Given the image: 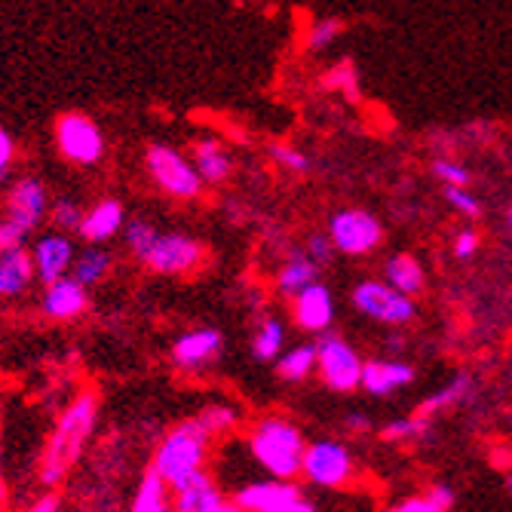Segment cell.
I'll return each instance as SVG.
<instances>
[{
  "instance_id": "obj_1",
  "label": "cell",
  "mask_w": 512,
  "mask_h": 512,
  "mask_svg": "<svg viewBox=\"0 0 512 512\" xmlns=\"http://www.w3.org/2000/svg\"><path fill=\"white\" fill-rule=\"evenodd\" d=\"M96 421H99V396L96 393L86 390L65 405L50 439H46L43 457H40V482L46 491H53L56 485H62L68 479V473L80 460L92 430H96Z\"/></svg>"
},
{
  "instance_id": "obj_2",
  "label": "cell",
  "mask_w": 512,
  "mask_h": 512,
  "mask_svg": "<svg viewBox=\"0 0 512 512\" xmlns=\"http://www.w3.org/2000/svg\"><path fill=\"white\" fill-rule=\"evenodd\" d=\"M209 451H212V436L197 424V417L191 421H181L175 424L163 442L157 445L154 451V463L151 470L172 488L184 485L188 479H194L197 473L206 470V460H209Z\"/></svg>"
},
{
  "instance_id": "obj_3",
  "label": "cell",
  "mask_w": 512,
  "mask_h": 512,
  "mask_svg": "<svg viewBox=\"0 0 512 512\" xmlns=\"http://www.w3.org/2000/svg\"><path fill=\"white\" fill-rule=\"evenodd\" d=\"M307 439L304 433L286 421V417L267 414L249 430V451L258 460V467L267 470L273 479H295L301 476V457Z\"/></svg>"
},
{
  "instance_id": "obj_4",
  "label": "cell",
  "mask_w": 512,
  "mask_h": 512,
  "mask_svg": "<svg viewBox=\"0 0 512 512\" xmlns=\"http://www.w3.org/2000/svg\"><path fill=\"white\" fill-rule=\"evenodd\" d=\"M145 175L151 178L154 188L178 203H194L203 197L206 184L188 154H181L169 142H151L142 154Z\"/></svg>"
},
{
  "instance_id": "obj_5",
  "label": "cell",
  "mask_w": 512,
  "mask_h": 512,
  "mask_svg": "<svg viewBox=\"0 0 512 512\" xmlns=\"http://www.w3.org/2000/svg\"><path fill=\"white\" fill-rule=\"evenodd\" d=\"M53 142L65 163L92 169L105 160L108 142L102 123L86 111H65L53 120Z\"/></svg>"
},
{
  "instance_id": "obj_6",
  "label": "cell",
  "mask_w": 512,
  "mask_h": 512,
  "mask_svg": "<svg viewBox=\"0 0 512 512\" xmlns=\"http://www.w3.org/2000/svg\"><path fill=\"white\" fill-rule=\"evenodd\" d=\"M209 258V249L200 237L184 234V230H157L148 252L138 258L154 276H191Z\"/></svg>"
},
{
  "instance_id": "obj_7",
  "label": "cell",
  "mask_w": 512,
  "mask_h": 512,
  "mask_svg": "<svg viewBox=\"0 0 512 512\" xmlns=\"http://www.w3.org/2000/svg\"><path fill=\"white\" fill-rule=\"evenodd\" d=\"M362 365L365 359L356 353V347L338 335V332H322L316 341V371H319V381L335 390V393H353L359 390L362 381Z\"/></svg>"
},
{
  "instance_id": "obj_8",
  "label": "cell",
  "mask_w": 512,
  "mask_h": 512,
  "mask_svg": "<svg viewBox=\"0 0 512 512\" xmlns=\"http://www.w3.org/2000/svg\"><path fill=\"white\" fill-rule=\"evenodd\" d=\"M301 476L316 488H344L356 476L353 451L338 439L307 442L301 457Z\"/></svg>"
},
{
  "instance_id": "obj_9",
  "label": "cell",
  "mask_w": 512,
  "mask_h": 512,
  "mask_svg": "<svg viewBox=\"0 0 512 512\" xmlns=\"http://www.w3.org/2000/svg\"><path fill=\"white\" fill-rule=\"evenodd\" d=\"M243 512H316V503L292 479H255L234 494Z\"/></svg>"
},
{
  "instance_id": "obj_10",
  "label": "cell",
  "mask_w": 512,
  "mask_h": 512,
  "mask_svg": "<svg viewBox=\"0 0 512 512\" xmlns=\"http://www.w3.org/2000/svg\"><path fill=\"white\" fill-rule=\"evenodd\" d=\"M329 240L335 252L359 258L375 252L384 243V224L365 209H341L329 221Z\"/></svg>"
},
{
  "instance_id": "obj_11",
  "label": "cell",
  "mask_w": 512,
  "mask_h": 512,
  "mask_svg": "<svg viewBox=\"0 0 512 512\" xmlns=\"http://www.w3.org/2000/svg\"><path fill=\"white\" fill-rule=\"evenodd\" d=\"M350 298L362 316L384 322V325H393V329L408 325L417 316V304L408 295H399L393 286L381 283V279H362Z\"/></svg>"
},
{
  "instance_id": "obj_12",
  "label": "cell",
  "mask_w": 512,
  "mask_h": 512,
  "mask_svg": "<svg viewBox=\"0 0 512 512\" xmlns=\"http://www.w3.org/2000/svg\"><path fill=\"white\" fill-rule=\"evenodd\" d=\"M4 215L34 230L50 218V188L37 175H19L4 194Z\"/></svg>"
},
{
  "instance_id": "obj_13",
  "label": "cell",
  "mask_w": 512,
  "mask_h": 512,
  "mask_svg": "<svg viewBox=\"0 0 512 512\" xmlns=\"http://www.w3.org/2000/svg\"><path fill=\"white\" fill-rule=\"evenodd\" d=\"M31 261H34V273L37 279L46 286V283H56V279L68 276L71 273V264H74V240L68 234H62V230H46V234H40L31 246Z\"/></svg>"
},
{
  "instance_id": "obj_14",
  "label": "cell",
  "mask_w": 512,
  "mask_h": 512,
  "mask_svg": "<svg viewBox=\"0 0 512 512\" xmlns=\"http://www.w3.org/2000/svg\"><path fill=\"white\" fill-rule=\"evenodd\" d=\"M292 319L301 332L322 335L335 325V295L325 283H310L292 298Z\"/></svg>"
},
{
  "instance_id": "obj_15",
  "label": "cell",
  "mask_w": 512,
  "mask_h": 512,
  "mask_svg": "<svg viewBox=\"0 0 512 512\" xmlns=\"http://www.w3.org/2000/svg\"><path fill=\"white\" fill-rule=\"evenodd\" d=\"M224 353V335L212 325H200L175 338L172 344V362L181 371H203Z\"/></svg>"
},
{
  "instance_id": "obj_16",
  "label": "cell",
  "mask_w": 512,
  "mask_h": 512,
  "mask_svg": "<svg viewBox=\"0 0 512 512\" xmlns=\"http://www.w3.org/2000/svg\"><path fill=\"white\" fill-rule=\"evenodd\" d=\"M126 218H129V212L117 197H102L99 203L83 209V221L77 227V234L86 246H105L123 234Z\"/></svg>"
},
{
  "instance_id": "obj_17",
  "label": "cell",
  "mask_w": 512,
  "mask_h": 512,
  "mask_svg": "<svg viewBox=\"0 0 512 512\" xmlns=\"http://www.w3.org/2000/svg\"><path fill=\"white\" fill-rule=\"evenodd\" d=\"M89 310V289H83L77 279L68 273L56 283H46L43 295H40V313L46 319H56V322H68L77 319Z\"/></svg>"
},
{
  "instance_id": "obj_18",
  "label": "cell",
  "mask_w": 512,
  "mask_h": 512,
  "mask_svg": "<svg viewBox=\"0 0 512 512\" xmlns=\"http://www.w3.org/2000/svg\"><path fill=\"white\" fill-rule=\"evenodd\" d=\"M414 384V368L402 359H368L362 365V381L359 390H365L375 399H387L399 390Z\"/></svg>"
},
{
  "instance_id": "obj_19",
  "label": "cell",
  "mask_w": 512,
  "mask_h": 512,
  "mask_svg": "<svg viewBox=\"0 0 512 512\" xmlns=\"http://www.w3.org/2000/svg\"><path fill=\"white\" fill-rule=\"evenodd\" d=\"M191 160H194L206 188H212V184H224L230 175H234V157H230L224 142L215 135H200L197 138Z\"/></svg>"
},
{
  "instance_id": "obj_20",
  "label": "cell",
  "mask_w": 512,
  "mask_h": 512,
  "mask_svg": "<svg viewBox=\"0 0 512 512\" xmlns=\"http://www.w3.org/2000/svg\"><path fill=\"white\" fill-rule=\"evenodd\" d=\"M224 494L218 482L203 470L184 485L172 488V512H215L221 506Z\"/></svg>"
},
{
  "instance_id": "obj_21",
  "label": "cell",
  "mask_w": 512,
  "mask_h": 512,
  "mask_svg": "<svg viewBox=\"0 0 512 512\" xmlns=\"http://www.w3.org/2000/svg\"><path fill=\"white\" fill-rule=\"evenodd\" d=\"M319 270L322 267L304 249H292L286 255V261L279 264V270H276V292L286 295V298H295L301 289H307L310 283H316Z\"/></svg>"
},
{
  "instance_id": "obj_22",
  "label": "cell",
  "mask_w": 512,
  "mask_h": 512,
  "mask_svg": "<svg viewBox=\"0 0 512 512\" xmlns=\"http://www.w3.org/2000/svg\"><path fill=\"white\" fill-rule=\"evenodd\" d=\"M37 279L28 246L0 255V298H19Z\"/></svg>"
},
{
  "instance_id": "obj_23",
  "label": "cell",
  "mask_w": 512,
  "mask_h": 512,
  "mask_svg": "<svg viewBox=\"0 0 512 512\" xmlns=\"http://www.w3.org/2000/svg\"><path fill=\"white\" fill-rule=\"evenodd\" d=\"M114 270V255L105 246H86L74 255L71 264V276L83 289H96L99 283H105L108 273Z\"/></svg>"
},
{
  "instance_id": "obj_24",
  "label": "cell",
  "mask_w": 512,
  "mask_h": 512,
  "mask_svg": "<svg viewBox=\"0 0 512 512\" xmlns=\"http://www.w3.org/2000/svg\"><path fill=\"white\" fill-rule=\"evenodd\" d=\"M473 390H476V381L470 375H457L442 390H436L433 396H427L421 405H417L414 414H421V417H427V421H433V417H439V414H445V411H451V408L467 402L473 396Z\"/></svg>"
},
{
  "instance_id": "obj_25",
  "label": "cell",
  "mask_w": 512,
  "mask_h": 512,
  "mask_svg": "<svg viewBox=\"0 0 512 512\" xmlns=\"http://www.w3.org/2000/svg\"><path fill=\"white\" fill-rule=\"evenodd\" d=\"M387 279L384 283L387 286H393L399 295H421L424 292V267H421V261H417L414 255H408V252H402V255H393L390 261H387Z\"/></svg>"
},
{
  "instance_id": "obj_26",
  "label": "cell",
  "mask_w": 512,
  "mask_h": 512,
  "mask_svg": "<svg viewBox=\"0 0 512 512\" xmlns=\"http://www.w3.org/2000/svg\"><path fill=\"white\" fill-rule=\"evenodd\" d=\"M276 375L289 381V384H301L310 375H316V344H295L286 347L276 356Z\"/></svg>"
},
{
  "instance_id": "obj_27",
  "label": "cell",
  "mask_w": 512,
  "mask_h": 512,
  "mask_svg": "<svg viewBox=\"0 0 512 512\" xmlns=\"http://www.w3.org/2000/svg\"><path fill=\"white\" fill-rule=\"evenodd\" d=\"M286 325L276 316H264L252 332V356L258 362H276V356L286 350Z\"/></svg>"
},
{
  "instance_id": "obj_28",
  "label": "cell",
  "mask_w": 512,
  "mask_h": 512,
  "mask_svg": "<svg viewBox=\"0 0 512 512\" xmlns=\"http://www.w3.org/2000/svg\"><path fill=\"white\" fill-rule=\"evenodd\" d=\"M129 512H172V497H169V485L148 467V473L138 482V491L132 497Z\"/></svg>"
},
{
  "instance_id": "obj_29",
  "label": "cell",
  "mask_w": 512,
  "mask_h": 512,
  "mask_svg": "<svg viewBox=\"0 0 512 512\" xmlns=\"http://www.w3.org/2000/svg\"><path fill=\"white\" fill-rule=\"evenodd\" d=\"M433 433V421L421 414H411V417H396V421L381 427V439L384 442H417V439H427Z\"/></svg>"
},
{
  "instance_id": "obj_30",
  "label": "cell",
  "mask_w": 512,
  "mask_h": 512,
  "mask_svg": "<svg viewBox=\"0 0 512 512\" xmlns=\"http://www.w3.org/2000/svg\"><path fill=\"white\" fill-rule=\"evenodd\" d=\"M154 237H157V227H154L151 218H145V215L126 218V224H123V243H126V249H129V255L135 261L148 252V246L154 243Z\"/></svg>"
},
{
  "instance_id": "obj_31",
  "label": "cell",
  "mask_w": 512,
  "mask_h": 512,
  "mask_svg": "<svg viewBox=\"0 0 512 512\" xmlns=\"http://www.w3.org/2000/svg\"><path fill=\"white\" fill-rule=\"evenodd\" d=\"M197 424L215 439V436H224V433H230V430L240 424V411L234 405L218 402V405H209V408H203L197 414Z\"/></svg>"
},
{
  "instance_id": "obj_32",
  "label": "cell",
  "mask_w": 512,
  "mask_h": 512,
  "mask_svg": "<svg viewBox=\"0 0 512 512\" xmlns=\"http://www.w3.org/2000/svg\"><path fill=\"white\" fill-rule=\"evenodd\" d=\"M347 31V25H344V19H316L310 28H307V34H304V50L307 53H322V50H329V46L335 43V40H341V34Z\"/></svg>"
},
{
  "instance_id": "obj_33",
  "label": "cell",
  "mask_w": 512,
  "mask_h": 512,
  "mask_svg": "<svg viewBox=\"0 0 512 512\" xmlns=\"http://www.w3.org/2000/svg\"><path fill=\"white\" fill-rule=\"evenodd\" d=\"M270 157L279 169H286V172H295V175H307L313 169V160L295 148V145H286V142H273L270 145Z\"/></svg>"
},
{
  "instance_id": "obj_34",
  "label": "cell",
  "mask_w": 512,
  "mask_h": 512,
  "mask_svg": "<svg viewBox=\"0 0 512 512\" xmlns=\"http://www.w3.org/2000/svg\"><path fill=\"white\" fill-rule=\"evenodd\" d=\"M50 221H53V227L56 230H62V234H77V227H80V221H83V209H80V203L77 200H71V197H56L53 203H50Z\"/></svg>"
},
{
  "instance_id": "obj_35",
  "label": "cell",
  "mask_w": 512,
  "mask_h": 512,
  "mask_svg": "<svg viewBox=\"0 0 512 512\" xmlns=\"http://www.w3.org/2000/svg\"><path fill=\"white\" fill-rule=\"evenodd\" d=\"M325 86L344 92L350 102H359V96H362V92H359V74H356V68L350 62H338L329 74H325Z\"/></svg>"
},
{
  "instance_id": "obj_36",
  "label": "cell",
  "mask_w": 512,
  "mask_h": 512,
  "mask_svg": "<svg viewBox=\"0 0 512 512\" xmlns=\"http://www.w3.org/2000/svg\"><path fill=\"white\" fill-rule=\"evenodd\" d=\"M28 237H31L28 227H22L10 215H0V255L13 252V249H25L28 246Z\"/></svg>"
},
{
  "instance_id": "obj_37",
  "label": "cell",
  "mask_w": 512,
  "mask_h": 512,
  "mask_svg": "<svg viewBox=\"0 0 512 512\" xmlns=\"http://www.w3.org/2000/svg\"><path fill=\"white\" fill-rule=\"evenodd\" d=\"M16 157H19V145H16V138L13 132L0 123V188L10 181L13 175V166H16Z\"/></svg>"
},
{
  "instance_id": "obj_38",
  "label": "cell",
  "mask_w": 512,
  "mask_h": 512,
  "mask_svg": "<svg viewBox=\"0 0 512 512\" xmlns=\"http://www.w3.org/2000/svg\"><path fill=\"white\" fill-rule=\"evenodd\" d=\"M433 175L445 184V188H470V181H473V175L467 169L451 160H433Z\"/></svg>"
},
{
  "instance_id": "obj_39",
  "label": "cell",
  "mask_w": 512,
  "mask_h": 512,
  "mask_svg": "<svg viewBox=\"0 0 512 512\" xmlns=\"http://www.w3.org/2000/svg\"><path fill=\"white\" fill-rule=\"evenodd\" d=\"M445 200H448L460 215H467V218H479V215H482L479 197H473L467 188H445Z\"/></svg>"
},
{
  "instance_id": "obj_40",
  "label": "cell",
  "mask_w": 512,
  "mask_h": 512,
  "mask_svg": "<svg viewBox=\"0 0 512 512\" xmlns=\"http://www.w3.org/2000/svg\"><path fill=\"white\" fill-rule=\"evenodd\" d=\"M304 252L319 264V267H325V264H332V258H335V246H332V240H329V234H310L307 237V246H304Z\"/></svg>"
},
{
  "instance_id": "obj_41",
  "label": "cell",
  "mask_w": 512,
  "mask_h": 512,
  "mask_svg": "<svg viewBox=\"0 0 512 512\" xmlns=\"http://www.w3.org/2000/svg\"><path fill=\"white\" fill-rule=\"evenodd\" d=\"M384 512H445V509H439L427 494H414V497H402V500L390 503Z\"/></svg>"
},
{
  "instance_id": "obj_42",
  "label": "cell",
  "mask_w": 512,
  "mask_h": 512,
  "mask_svg": "<svg viewBox=\"0 0 512 512\" xmlns=\"http://www.w3.org/2000/svg\"><path fill=\"white\" fill-rule=\"evenodd\" d=\"M439 509H445V512H451L454 509V503H457V494H454V488L451 485H445V482H436V485H430L427 491H424Z\"/></svg>"
},
{
  "instance_id": "obj_43",
  "label": "cell",
  "mask_w": 512,
  "mask_h": 512,
  "mask_svg": "<svg viewBox=\"0 0 512 512\" xmlns=\"http://www.w3.org/2000/svg\"><path fill=\"white\" fill-rule=\"evenodd\" d=\"M479 249V234L476 230H460L457 240H454V255L457 258H473Z\"/></svg>"
},
{
  "instance_id": "obj_44",
  "label": "cell",
  "mask_w": 512,
  "mask_h": 512,
  "mask_svg": "<svg viewBox=\"0 0 512 512\" xmlns=\"http://www.w3.org/2000/svg\"><path fill=\"white\" fill-rule=\"evenodd\" d=\"M344 427L350 430V433H368L371 430V421H368V417L365 414H359V411H353L350 417H344Z\"/></svg>"
},
{
  "instance_id": "obj_45",
  "label": "cell",
  "mask_w": 512,
  "mask_h": 512,
  "mask_svg": "<svg viewBox=\"0 0 512 512\" xmlns=\"http://www.w3.org/2000/svg\"><path fill=\"white\" fill-rule=\"evenodd\" d=\"M28 512H59V497L56 494H50V491H46Z\"/></svg>"
},
{
  "instance_id": "obj_46",
  "label": "cell",
  "mask_w": 512,
  "mask_h": 512,
  "mask_svg": "<svg viewBox=\"0 0 512 512\" xmlns=\"http://www.w3.org/2000/svg\"><path fill=\"white\" fill-rule=\"evenodd\" d=\"M7 497V479H4V451H0V503Z\"/></svg>"
},
{
  "instance_id": "obj_47",
  "label": "cell",
  "mask_w": 512,
  "mask_h": 512,
  "mask_svg": "<svg viewBox=\"0 0 512 512\" xmlns=\"http://www.w3.org/2000/svg\"><path fill=\"white\" fill-rule=\"evenodd\" d=\"M215 512H243V509L237 506V500H221V506Z\"/></svg>"
},
{
  "instance_id": "obj_48",
  "label": "cell",
  "mask_w": 512,
  "mask_h": 512,
  "mask_svg": "<svg viewBox=\"0 0 512 512\" xmlns=\"http://www.w3.org/2000/svg\"><path fill=\"white\" fill-rule=\"evenodd\" d=\"M503 485H506V494H509V497H512V470H509V473H506V482H503Z\"/></svg>"
},
{
  "instance_id": "obj_49",
  "label": "cell",
  "mask_w": 512,
  "mask_h": 512,
  "mask_svg": "<svg viewBox=\"0 0 512 512\" xmlns=\"http://www.w3.org/2000/svg\"><path fill=\"white\" fill-rule=\"evenodd\" d=\"M506 218H509V224H512V209H509V212H506Z\"/></svg>"
}]
</instances>
